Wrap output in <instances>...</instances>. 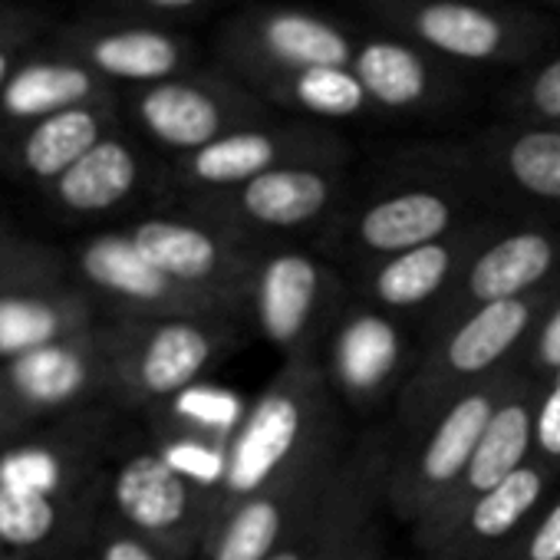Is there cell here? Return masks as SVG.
Wrapping results in <instances>:
<instances>
[{
    "mask_svg": "<svg viewBox=\"0 0 560 560\" xmlns=\"http://www.w3.org/2000/svg\"><path fill=\"white\" fill-rule=\"evenodd\" d=\"M109 103L77 106L40 122H31L18 145L21 168L37 182H57L70 172L96 142L109 136Z\"/></svg>",
    "mask_w": 560,
    "mask_h": 560,
    "instance_id": "cell-14",
    "label": "cell"
},
{
    "mask_svg": "<svg viewBox=\"0 0 560 560\" xmlns=\"http://www.w3.org/2000/svg\"><path fill=\"white\" fill-rule=\"evenodd\" d=\"M524 560H560V501L534 527Z\"/></svg>",
    "mask_w": 560,
    "mask_h": 560,
    "instance_id": "cell-37",
    "label": "cell"
},
{
    "mask_svg": "<svg viewBox=\"0 0 560 560\" xmlns=\"http://www.w3.org/2000/svg\"><path fill=\"white\" fill-rule=\"evenodd\" d=\"M63 54L86 63L106 83L145 90L185 77L191 44L155 24H90L67 37Z\"/></svg>",
    "mask_w": 560,
    "mask_h": 560,
    "instance_id": "cell-6",
    "label": "cell"
},
{
    "mask_svg": "<svg viewBox=\"0 0 560 560\" xmlns=\"http://www.w3.org/2000/svg\"><path fill=\"white\" fill-rule=\"evenodd\" d=\"M376 557H380V553H376L373 544H353L350 553L343 550V557H337V560H376Z\"/></svg>",
    "mask_w": 560,
    "mask_h": 560,
    "instance_id": "cell-43",
    "label": "cell"
},
{
    "mask_svg": "<svg viewBox=\"0 0 560 560\" xmlns=\"http://www.w3.org/2000/svg\"><path fill=\"white\" fill-rule=\"evenodd\" d=\"M31 27V18L14 8H0V44H18V37Z\"/></svg>",
    "mask_w": 560,
    "mask_h": 560,
    "instance_id": "cell-41",
    "label": "cell"
},
{
    "mask_svg": "<svg viewBox=\"0 0 560 560\" xmlns=\"http://www.w3.org/2000/svg\"><path fill=\"white\" fill-rule=\"evenodd\" d=\"M83 273L100 291H109L132 304H172L178 284L168 280L132 241V234H100L80 254Z\"/></svg>",
    "mask_w": 560,
    "mask_h": 560,
    "instance_id": "cell-20",
    "label": "cell"
},
{
    "mask_svg": "<svg viewBox=\"0 0 560 560\" xmlns=\"http://www.w3.org/2000/svg\"><path fill=\"white\" fill-rule=\"evenodd\" d=\"M334 152H337V142L317 129H284V126L254 122L185 155L182 172L195 185L234 191L270 168L320 165Z\"/></svg>",
    "mask_w": 560,
    "mask_h": 560,
    "instance_id": "cell-5",
    "label": "cell"
},
{
    "mask_svg": "<svg viewBox=\"0 0 560 560\" xmlns=\"http://www.w3.org/2000/svg\"><path fill=\"white\" fill-rule=\"evenodd\" d=\"M57 527V504L47 494L0 488V544L37 547Z\"/></svg>",
    "mask_w": 560,
    "mask_h": 560,
    "instance_id": "cell-32",
    "label": "cell"
},
{
    "mask_svg": "<svg viewBox=\"0 0 560 560\" xmlns=\"http://www.w3.org/2000/svg\"><path fill=\"white\" fill-rule=\"evenodd\" d=\"M8 383L14 393L40 409L67 406L73 402L86 383H90V363L83 350H77L70 340H57L50 347L31 350L8 363Z\"/></svg>",
    "mask_w": 560,
    "mask_h": 560,
    "instance_id": "cell-25",
    "label": "cell"
},
{
    "mask_svg": "<svg viewBox=\"0 0 560 560\" xmlns=\"http://www.w3.org/2000/svg\"><path fill=\"white\" fill-rule=\"evenodd\" d=\"M360 37L311 8L254 4L234 14L218 34V57L257 96L307 70L350 67Z\"/></svg>",
    "mask_w": 560,
    "mask_h": 560,
    "instance_id": "cell-2",
    "label": "cell"
},
{
    "mask_svg": "<svg viewBox=\"0 0 560 560\" xmlns=\"http://www.w3.org/2000/svg\"><path fill=\"white\" fill-rule=\"evenodd\" d=\"M534 412L527 399H501L458 488L471 498L491 491L508 475L527 465V452L534 445Z\"/></svg>",
    "mask_w": 560,
    "mask_h": 560,
    "instance_id": "cell-22",
    "label": "cell"
},
{
    "mask_svg": "<svg viewBox=\"0 0 560 560\" xmlns=\"http://www.w3.org/2000/svg\"><path fill=\"white\" fill-rule=\"evenodd\" d=\"M21 63H18V50H14V44H0V90L8 86V80L14 77V70H18Z\"/></svg>",
    "mask_w": 560,
    "mask_h": 560,
    "instance_id": "cell-42",
    "label": "cell"
},
{
    "mask_svg": "<svg viewBox=\"0 0 560 560\" xmlns=\"http://www.w3.org/2000/svg\"><path fill=\"white\" fill-rule=\"evenodd\" d=\"M307 432V396L294 383L267 389L244 416L241 429L228 442V478L224 491L250 498L277 485L280 471L298 455Z\"/></svg>",
    "mask_w": 560,
    "mask_h": 560,
    "instance_id": "cell-4",
    "label": "cell"
},
{
    "mask_svg": "<svg viewBox=\"0 0 560 560\" xmlns=\"http://www.w3.org/2000/svg\"><path fill=\"white\" fill-rule=\"evenodd\" d=\"M498 396L491 386L471 389L465 393L435 425V432L429 435L419 462H416V491L419 498H435L445 494L452 488H458V481L465 478V468L498 409Z\"/></svg>",
    "mask_w": 560,
    "mask_h": 560,
    "instance_id": "cell-9",
    "label": "cell"
},
{
    "mask_svg": "<svg viewBox=\"0 0 560 560\" xmlns=\"http://www.w3.org/2000/svg\"><path fill=\"white\" fill-rule=\"evenodd\" d=\"M553 241L540 231H514L491 244L468 270V294L478 304L514 301L550 273Z\"/></svg>",
    "mask_w": 560,
    "mask_h": 560,
    "instance_id": "cell-17",
    "label": "cell"
},
{
    "mask_svg": "<svg viewBox=\"0 0 560 560\" xmlns=\"http://www.w3.org/2000/svg\"><path fill=\"white\" fill-rule=\"evenodd\" d=\"M553 380H560V373H553Z\"/></svg>",
    "mask_w": 560,
    "mask_h": 560,
    "instance_id": "cell-45",
    "label": "cell"
},
{
    "mask_svg": "<svg viewBox=\"0 0 560 560\" xmlns=\"http://www.w3.org/2000/svg\"><path fill=\"white\" fill-rule=\"evenodd\" d=\"M172 471H178L191 488H224L228 478V445H214L205 439H172L159 448Z\"/></svg>",
    "mask_w": 560,
    "mask_h": 560,
    "instance_id": "cell-34",
    "label": "cell"
},
{
    "mask_svg": "<svg viewBox=\"0 0 560 560\" xmlns=\"http://www.w3.org/2000/svg\"><path fill=\"white\" fill-rule=\"evenodd\" d=\"M455 224V201L435 188H409L373 201L360 221L357 234L370 250L402 254L422 244H435Z\"/></svg>",
    "mask_w": 560,
    "mask_h": 560,
    "instance_id": "cell-12",
    "label": "cell"
},
{
    "mask_svg": "<svg viewBox=\"0 0 560 560\" xmlns=\"http://www.w3.org/2000/svg\"><path fill=\"white\" fill-rule=\"evenodd\" d=\"M340 547V534L330 527L320 530H298L294 540H284L267 560H337L334 550Z\"/></svg>",
    "mask_w": 560,
    "mask_h": 560,
    "instance_id": "cell-35",
    "label": "cell"
},
{
    "mask_svg": "<svg viewBox=\"0 0 560 560\" xmlns=\"http://www.w3.org/2000/svg\"><path fill=\"white\" fill-rule=\"evenodd\" d=\"M63 458L47 445H21L0 455V488L54 498L63 488Z\"/></svg>",
    "mask_w": 560,
    "mask_h": 560,
    "instance_id": "cell-33",
    "label": "cell"
},
{
    "mask_svg": "<svg viewBox=\"0 0 560 560\" xmlns=\"http://www.w3.org/2000/svg\"><path fill=\"white\" fill-rule=\"evenodd\" d=\"M508 109L530 126H560V50L517 77Z\"/></svg>",
    "mask_w": 560,
    "mask_h": 560,
    "instance_id": "cell-31",
    "label": "cell"
},
{
    "mask_svg": "<svg viewBox=\"0 0 560 560\" xmlns=\"http://www.w3.org/2000/svg\"><path fill=\"white\" fill-rule=\"evenodd\" d=\"M129 234L139 244V250L168 280H175L178 288L211 280L224 264L221 241L198 224H185V221H172V218H149V221L136 224Z\"/></svg>",
    "mask_w": 560,
    "mask_h": 560,
    "instance_id": "cell-24",
    "label": "cell"
},
{
    "mask_svg": "<svg viewBox=\"0 0 560 560\" xmlns=\"http://www.w3.org/2000/svg\"><path fill=\"white\" fill-rule=\"evenodd\" d=\"M370 4H376V0H370Z\"/></svg>",
    "mask_w": 560,
    "mask_h": 560,
    "instance_id": "cell-46",
    "label": "cell"
},
{
    "mask_svg": "<svg viewBox=\"0 0 560 560\" xmlns=\"http://www.w3.org/2000/svg\"><path fill=\"white\" fill-rule=\"evenodd\" d=\"M267 106V100L237 80L185 73L139 90L132 116L152 142L191 155L234 129L260 122Z\"/></svg>",
    "mask_w": 560,
    "mask_h": 560,
    "instance_id": "cell-3",
    "label": "cell"
},
{
    "mask_svg": "<svg viewBox=\"0 0 560 560\" xmlns=\"http://www.w3.org/2000/svg\"><path fill=\"white\" fill-rule=\"evenodd\" d=\"M540 494H544V471L527 462L524 468L508 475L501 485L468 501L465 537L471 544H498L511 537L530 517Z\"/></svg>",
    "mask_w": 560,
    "mask_h": 560,
    "instance_id": "cell-27",
    "label": "cell"
},
{
    "mask_svg": "<svg viewBox=\"0 0 560 560\" xmlns=\"http://www.w3.org/2000/svg\"><path fill=\"white\" fill-rule=\"evenodd\" d=\"M139 172L142 165H139L136 149L126 139L109 132L70 172H63L54 182V195L67 211L100 214V211L122 205L136 191Z\"/></svg>",
    "mask_w": 560,
    "mask_h": 560,
    "instance_id": "cell-15",
    "label": "cell"
},
{
    "mask_svg": "<svg viewBox=\"0 0 560 560\" xmlns=\"http://www.w3.org/2000/svg\"><path fill=\"white\" fill-rule=\"evenodd\" d=\"M350 70L363 83L370 106L383 113H419L455 96L448 63L389 31L360 37Z\"/></svg>",
    "mask_w": 560,
    "mask_h": 560,
    "instance_id": "cell-7",
    "label": "cell"
},
{
    "mask_svg": "<svg viewBox=\"0 0 560 560\" xmlns=\"http://www.w3.org/2000/svg\"><path fill=\"white\" fill-rule=\"evenodd\" d=\"M452 267V247L442 241L393 254L373 280V294L386 307H419L442 291Z\"/></svg>",
    "mask_w": 560,
    "mask_h": 560,
    "instance_id": "cell-28",
    "label": "cell"
},
{
    "mask_svg": "<svg viewBox=\"0 0 560 560\" xmlns=\"http://www.w3.org/2000/svg\"><path fill=\"white\" fill-rule=\"evenodd\" d=\"M67 314L47 298L0 294V357L8 363L63 340Z\"/></svg>",
    "mask_w": 560,
    "mask_h": 560,
    "instance_id": "cell-29",
    "label": "cell"
},
{
    "mask_svg": "<svg viewBox=\"0 0 560 560\" xmlns=\"http://www.w3.org/2000/svg\"><path fill=\"white\" fill-rule=\"evenodd\" d=\"M214 357V340L205 327L188 320L159 324L136 353V383L149 396H178L198 383Z\"/></svg>",
    "mask_w": 560,
    "mask_h": 560,
    "instance_id": "cell-16",
    "label": "cell"
},
{
    "mask_svg": "<svg viewBox=\"0 0 560 560\" xmlns=\"http://www.w3.org/2000/svg\"><path fill=\"white\" fill-rule=\"evenodd\" d=\"M534 445L547 458H560V380H553L550 393L534 412Z\"/></svg>",
    "mask_w": 560,
    "mask_h": 560,
    "instance_id": "cell-36",
    "label": "cell"
},
{
    "mask_svg": "<svg viewBox=\"0 0 560 560\" xmlns=\"http://www.w3.org/2000/svg\"><path fill=\"white\" fill-rule=\"evenodd\" d=\"M172 412L185 425L208 435H234L247 416L241 393L214 383H191L178 396H172Z\"/></svg>",
    "mask_w": 560,
    "mask_h": 560,
    "instance_id": "cell-30",
    "label": "cell"
},
{
    "mask_svg": "<svg viewBox=\"0 0 560 560\" xmlns=\"http://www.w3.org/2000/svg\"><path fill=\"white\" fill-rule=\"evenodd\" d=\"M534 307L521 298L478 304V311L448 337L442 366L448 376H481L488 373L514 343L527 334Z\"/></svg>",
    "mask_w": 560,
    "mask_h": 560,
    "instance_id": "cell-18",
    "label": "cell"
},
{
    "mask_svg": "<svg viewBox=\"0 0 560 560\" xmlns=\"http://www.w3.org/2000/svg\"><path fill=\"white\" fill-rule=\"evenodd\" d=\"M402 357V334L380 314L350 317L334 343V376L347 396H373L386 386Z\"/></svg>",
    "mask_w": 560,
    "mask_h": 560,
    "instance_id": "cell-19",
    "label": "cell"
},
{
    "mask_svg": "<svg viewBox=\"0 0 560 560\" xmlns=\"http://www.w3.org/2000/svg\"><path fill=\"white\" fill-rule=\"evenodd\" d=\"M113 501L132 527L162 537L185 524L191 511V485L172 471L159 452H142L116 471Z\"/></svg>",
    "mask_w": 560,
    "mask_h": 560,
    "instance_id": "cell-11",
    "label": "cell"
},
{
    "mask_svg": "<svg viewBox=\"0 0 560 560\" xmlns=\"http://www.w3.org/2000/svg\"><path fill=\"white\" fill-rule=\"evenodd\" d=\"M334 191L337 182L324 165H280L234 188V205L254 224L288 231L320 218Z\"/></svg>",
    "mask_w": 560,
    "mask_h": 560,
    "instance_id": "cell-10",
    "label": "cell"
},
{
    "mask_svg": "<svg viewBox=\"0 0 560 560\" xmlns=\"http://www.w3.org/2000/svg\"><path fill=\"white\" fill-rule=\"evenodd\" d=\"M100 560H159V553L139 540V537H129V534H116L103 544L100 550Z\"/></svg>",
    "mask_w": 560,
    "mask_h": 560,
    "instance_id": "cell-39",
    "label": "cell"
},
{
    "mask_svg": "<svg viewBox=\"0 0 560 560\" xmlns=\"http://www.w3.org/2000/svg\"><path fill=\"white\" fill-rule=\"evenodd\" d=\"M260 100L298 109L314 119H357L370 109V96L350 67H324V70L298 73L264 90Z\"/></svg>",
    "mask_w": 560,
    "mask_h": 560,
    "instance_id": "cell-26",
    "label": "cell"
},
{
    "mask_svg": "<svg viewBox=\"0 0 560 560\" xmlns=\"http://www.w3.org/2000/svg\"><path fill=\"white\" fill-rule=\"evenodd\" d=\"M537 353H540V363L544 366H550L553 373H560V307L544 324L540 340H537Z\"/></svg>",
    "mask_w": 560,
    "mask_h": 560,
    "instance_id": "cell-40",
    "label": "cell"
},
{
    "mask_svg": "<svg viewBox=\"0 0 560 560\" xmlns=\"http://www.w3.org/2000/svg\"><path fill=\"white\" fill-rule=\"evenodd\" d=\"M136 11L152 14V18H191L211 8L214 0H126Z\"/></svg>",
    "mask_w": 560,
    "mask_h": 560,
    "instance_id": "cell-38",
    "label": "cell"
},
{
    "mask_svg": "<svg viewBox=\"0 0 560 560\" xmlns=\"http://www.w3.org/2000/svg\"><path fill=\"white\" fill-rule=\"evenodd\" d=\"M370 14L448 67H511L550 37V24L501 0H376Z\"/></svg>",
    "mask_w": 560,
    "mask_h": 560,
    "instance_id": "cell-1",
    "label": "cell"
},
{
    "mask_svg": "<svg viewBox=\"0 0 560 560\" xmlns=\"http://www.w3.org/2000/svg\"><path fill=\"white\" fill-rule=\"evenodd\" d=\"M320 301V270L304 254H277L257 277V324L260 334L291 347L304 337Z\"/></svg>",
    "mask_w": 560,
    "mask_h": 560,
    "instance_id": "cell-13",
    "label": "cell"
},
{
    "mask_svg": "<svg viewBox=\"0 0 560 560\" xmlns=\"http://www.w3.org/2000/svg\"><path fill=\"white\" fill-rule=\"evenodd\" d=\"M291 488H264L244 498L218 527L208 560H267L288 540V511L294 508Z\"/></svg>",
    "mask_w": 560,
    "mask_h": 560,
    "instance_id": "cell-21",
    "label": "cell"
},
{
    "mask_svg": "<svg viewBox=\"0 0 560 560\" xmlns=\"http://www.w3.org/2000/svg\"><path fill=\"white\" fill-rule=\"evenodd\" d=\"M494 168L527 198L560 201V126L501 129L491 136Z\"/></svg>",
    "mask_w": 560,
    "mask_h": 560,
    "instance_id": "cell-23",
    "label": "cell"
},
{
    "mask_svg": "<svg viewBox=\"0 0 560 560\" xmlns=\"http://www.w3.org/2000/svg\"><path fill=\"white\" fill-rule=\"evenodd\" d=\"M537 4H544L547 11H553V14H560V0H537Z\"/></svg>",
    "mask_w": 560,
    "mask_h": 560,
    "instance_id": "cell-44",
    "label": "cell"
},
{
    "mask_svg": "<svg viewBox=\"0 0 560 560\" xmlns=\"http://www.w3.org/2000/svg\"><path fill=\"white\" fill-rule=\"evenodd\" d=\"M93 103H109V83L70 54L21 60L0 90V113L21 126Z\"/></svg>",
    "mask_w": 560,
    "mask_h": 560,
    "instance_id": "cell-8",
    "label": "cell"
}]
</instances>
